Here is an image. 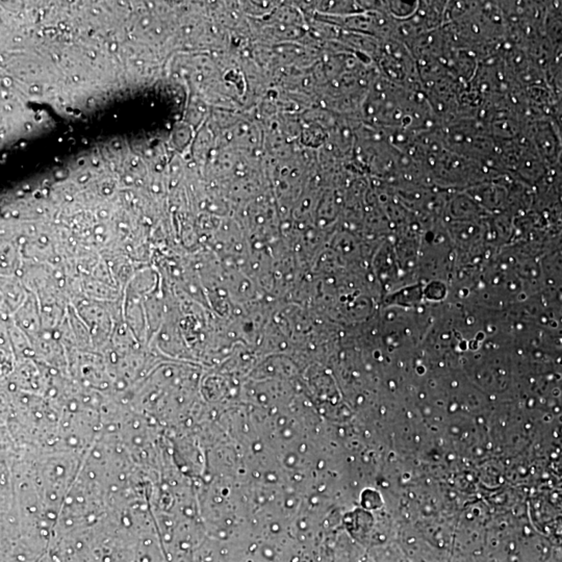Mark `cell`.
<instances>
[{
    "label": "cell",
    "mask_w": 562,
    "mask_h": 562,
    "mask_svg": "<svg viewBox=\"0 0 562 562\" xmlns=\"http://www.w3.org/2000/svg\"><path fill=\"white\" fill-rule=\"evenodd\" d=\"M74 82H78V78H76V76L74 78Z\"/></svg>",
    "instance_id": "obj_5"
},
{
    "label": "cell",
    "mask_w": 562,
    "mask_h": 562,
    "mask_svg": "<svg viewBox=\"0 0 562 562\" xmlns=\"http://www.w3.org/2000/svg\"><path fill=\"white\" fill-rule=\"evenodd\" d=\"M133 165H137V159H133Z\"/></svg>",
    "instance_id": "obj_3"
},
{
    "label": "cell",
    "mask_w": 562,
    "mask_h": 562,
    "mask_svg": "<svg viewBox=\"0 0 562 562\" xmlns=\"http://www.w3.org/2000/svg\"><path fill=\"white\" fill-rule=\"evenodd\" d=\"M111 49L112 50L116 49V45H115V44H113L112 47H111Z\"/></svg>",
    "instance_id": "obj_2"
},
{
    "label": "cell",
    "mask_w": 562,
    "mask_h": 562,
    "mask_svg": "<svg viewBox=\"0 0 562 562\" xmlns=\"http://www.w3.org/2000/svg\"><path fill=\"white\" fill-rule=\"evenodd\" d=\"M142 64H143V62H141V60H139V62H137V65H142Z\"/></svg>",
    "instance_id": "obj_4"
},
{
    "label": "cell",
    "mask_w": 562,
    "mask_h": 562,
    "mask_svg": "<svg viewBox=\"0 0 562 562\" xmlns=\"http://www.w3.org/2000/svg\"><path fill=\"white\" fill-rule=\"evenodd\" d=\"M143 24H144V25H148V24H149V19H144V20H143Z\"/></svg>",
    "instance_id": "obj_1"
}]
</instances>
